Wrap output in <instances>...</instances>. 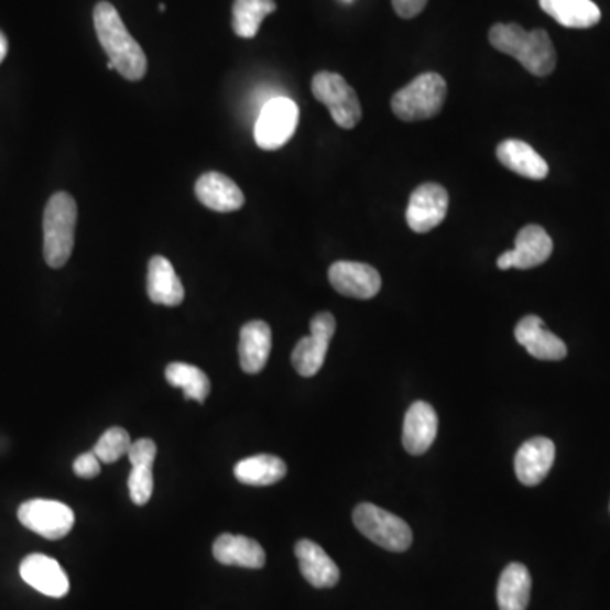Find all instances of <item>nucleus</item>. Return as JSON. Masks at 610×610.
<instances>
[{"mask_svg": "<svg viewBox=\"0 0 610 610\" xmlns=\"http://www.w3.org/2000/svg\"><path fill=\"white\" fill-rule=\"evenodd\" d=\"M74 471L80 478H94L100 473V460L96 453L89 451L78 456L74 461Z\"/></svg>", "mask_w": 610, "mask_h": 610, "instance_id": "c756f323", "label": "nucleus"}, {"mask_svg": "<svg viewBox=\"0 0 610 610\" xmlns=\"http://www.w3.org/2000/svg\"><path fill=\"white\" fill-rule=\"evenodd\" d=\"M18 518L26 530L50 541L67 536L75 524L74 511L58 500H28L19 508Z\"/></svg>", "mask_w": 610, "mask_h": 610, "instance_id": "6e6552de", "label": "nucleus"}, {"mask_svg": "<svg viewBox=\"0 0 610 610\" xmlns=\"http://www.w3.org/2000/svg\"><path fill=\"white\" fill-rule=\"evenodd\" d=\"M214 558L221 565L241 566L250 570H260L265 566V549L258 541L235 534H221L214 541Z\"/></svg>", "mask_w": 610, "mask_h": 610, "instance_id": "412c9836", "label": "nucleus"}, {"mask_svg": "<svg viewBox=\"0 0 610 610\" xmlns=\"http://www.w3.org/2000/svg\"><path fill=\"white\" fill-rule=\"evenodd\" d=\"M353 522L357 530L364 537L375 543L386 552H407L412 544V531L407 522L399 515L383 511L379 505H358L353 512Z\"/></svg>", "mask_w": 610, "mask_h": 610, "instance_id": "39448f33", "label": "nucleus"}, {"mask_svg": "<svg viewBox=\"0 0 610 610\" xmlns=\"http://www.w3.org/2000/svg\"><path fill=\"white\" fill-rule=\"evenodd\" d=\"M200 204L216 213H232L244 206V194L231 178L219 172L204 173L195 184Z\"/></svg>", "mask_w": 610, "mask_h": 610, "instance_id": "a211bd4d", "label": "nucleus"}, {"mask_svg": "<svg viewBox=\"0 0 610 610\" xmlns=\"http://www.w3.org/2000/svg\"><path fill=\"white\" fill-rule=\"evenodd\" d=\"M166 382L170 385L178 386L184 390L187 401L206 402L210 394L209 377L200 370L188 363H170L166 367Z\"/></svg>", "mask_w": 610, "mask_h": 610, "instance_id": "cd10ccee", "label": "nucleus"}, {"mask_svg": "<svg viewBox=\"0 0 610 610\" xmlns=\"http://www.w3.org/2000/svg\"><path fill=\"white\" fill-rule=\"evenodd\" d=\"M298 126V107L288 97H273L261 107L254 122V141L265 151L285 146Z\"/></svg>", "mask_w": 610, "mask_h": 610, "instance_id": "423d86ee", "label": "nucleus"}, {"mask_svg": "<svg viewBox=\"0 0 610 610\" xmlns=\"http://www.w3.org/2000/svg\"><path fill=\"white\" fill-rule=\"evenodd\" d=\"M94 24L100 45L109 56L107 68L118 72L126 80H141L148 70L146 55L126 30L118 9L109 2H99L94 9Z\"/></svg>", "mask_w": 610, "mask_h": 610, "instance_id": "f257e3e1", "label": "nucleus"}, {"mask_svg": "<svg viewBox=\"0 0 610 610\" xmlns=\"http://www.w3.org/2000/svg\"><path fill=\"white\" fill-rule=\"evenodd\" d=\"M335 333L336 319L331 313H319L313 317L311 335L302 338L292 351V364L298 375L309 379L319 372Z\"/></svg>", "mask_w": 610, "mask_h": 610, "instance_id": "1a4fd4ad", "label": "nucleus"}, {"mask_svg": "<svg viewBox=\"0 0 610 610\" xmlns=\"http://www.w3.org/2000/svg\"><path fill=\"white\" fill-rule=\"evenodd\" d=\"M287 475V465L273 455H257L238 461L235 477L238 482L250 487H266L280 482Z\"/></svg>", "mask_w": 610, "mask_h": 610, "instance_id": "a878e982", "label": "nucleus"}, {"mask_svg": "<svg viewBox=\"0 0 610 610\" xmlns=\"http://www.w3.org/2000/svg\"><path fill=\"white\" fill-rule=\"evenodd\" d=\"M426 4L427 0H392L395 12L404 19L416 18L424 11Z\"/></svg>", "mask_w": 610, "mask_h": 610, "instance_id": "7c9ffc66", "label": "nucleus"}, {"mask_svg": "<svg viewBox=\"0 0 610 610\" xmlns=\"http://www.w3.org/2000/svg\"><path fill=\"white\" fill-rule=\"evenodd\" d=\"M519 345L526 348L531 357L543 361H559L568 353L565 342L546 329L543 319L537 316H526L519 320L514 329Z\"/></svg>", "mask_w": 610, "mask_h": 610, "instance_id": "2eb2a0df", "label": "nucleus"}, {"mask_svg": "<svg viewBox=\"0 0 610 610\" xmlns=\"http://www.w3.org/2000/svg\"><path fill=\"white\" fill-rule=\"evenodd\" d=\"M131 438L129 433L122 427H111L100 436L97 445L94 446V453L99 458L100 464L111 465L121 458V456L128 455L129 448H131Z\"/></svg>", "mask_w": 610, "mask_h": 610, "instance_id": "c85d7f7f", "label": "nucleus"}, {"mask_svg": "<svg viewBox=\"0 0 610 610\" xmlns=\"http://www.w3.org/2000/svg\"><path fill=\"white\" fill-rule=\"evenodd\" d=\"M329 282L338 294L360 301L375 297L382 288L380 273L358 261H336L329 269Z\"/></svg>", "mask_w": 610, "mask_h": 610, "instance_id": "f8f14e48", "label": "nucleus"}, {"mask_svg": "<svg viewBox=\"0 0 610 610\" xmlns=\"http://www.w3.org/2000/svg\"><path fill=\"white\" fill-rule=\"evenodd\" d=\"M129 461L133 465V471L129 475V497L137 505L150 502L155 487L153 478V465L156 458V445L153 439H138L129 448Z\"/></svg>", "mask_w": 610, "mask_h": 610, "instance_id": "dca6fc26", "label": "nucleus"}, {"mask_svg": "<svg viewBox=\"0 0 610 610\" xmlns=\"http://www.w3.org/2000/svg\"><path fill=\"white\" fill-rule=\"evenodd\" d=\"M313 94L319 102L328 107L339 128H357L361 121L360 99L341 75L319 72L313 78Z\"/></svg>", "mask_w": 610, "mask_h": 610, "instance_id": "0eeeda50", "label": "nucleus"}, {"mask_svg": "<svg viewBox=\"0 0 610 610\" xmlns=\"http://www.w3.org/2000/svg\"><path fill=\"white\" fill-rule=\"evenodd\" d=\"M531 575L522 563L505 566L497 587L500 610H526L531 599Z\"/></svg>", "mask_w": 610, "mask_h": 610, "instance_id": "b1692460", "label": "nucleus"}, {"mask_svg": "<svg viewBox=\"0 0 610 610\" xmlns=\"http://www.w3.org/2000/svg\"><path fill=\"white\" fill-rule=\"evenodd\" d=\"M21 578L43 596L62 599L70 592V580L63 570L62 565L52 556L34 555L26 556L19 566Z\"/></svg>", "mask_w": 610, "mask_h": 610, "instance_id": "ddd939ff", "label": "nucleus"}, {"mask_svg": "<svg viewBox=\"0 0 610 610\" xmlns=\"http://www.w3.org/2000/svg\"><path fill=\"white\" fill-rule=\"evenodd\" d=\"M448 207L449 195L445 187L438 184L420 185L412 192L407 213H405L409 228L420 235L438 228L445 221Z\"/></svg>", "mask_w": 610, "mask_h": 610, "instance_id": "9d476101", "label": "nucleus"}, {"mask_svg": "<svg viewBox=\"0 0 610 610\" xmlns=\"http://www.w3.org/2000/svg\"><path fill=\"white\" fill-rule=\"evenodd\" d=\"M489 40L497 52L518 59L536 77H546L556 68V50L544 30L527 33L515 23L495 24L490 30Z\"/></svg>", "mask_w": 610, "mask_h": 610, "instance_id": "f03ea898", "label": "nucleus"}, {"mask_svg": "<svg viewBox=\"0 0 610 610\" xmlns=\"http://www.w3.org/2000/svg\"><path fill=\"white\" fill-rule=\"evenodd\" d=\"M540 6L556 23L574 30L596 26L602 18L592 0H540Z\"/></svg>", "mask_w": 610, "mask_h": 610, "instance_id": "393cba45", "label": "nucleus"}, {"mask_svg": "<svg viewBox=\"0 0 610 610\" xmlns=\"http://www.w3.org/2000/svg\"><path fill=\"white\" fill-rule=\"evenodd\" d=\"M146 282L148 297L151 302L166 307H177L184 302V285L165 257L151 258Z\"/></svg>", "mask_w": 610, "mask_h": 610, "instance_id": "4be33fe9", "label": "nucleus"}, {"mask_svg": "<svg viewBox=\"0 0 610 610\" xmlns=\"http://www.w3.org/2000/svg\"><path fill=\"white\" fill-rule=\"evenodd\" d=\"M295 556L298 559L302 575L316 588H331L339 581L338 565L329 558L319 544L311 540H301L295 544Z\"/></svg>", "mask_w": 610, "mask_h": 610, "instance_id": "aec40b11", "label": "nucleus"}, {"mask_svg": "<svg viewBox=\"0 0 610 610\" xmlns=\"http://www.w3.org/2000/svg\"><path fill=\"white\" fill-rule=\"evenodd\" d=\"M275 0H235L232 6V30L239 37L257 36L266 15L275 12Z\"/></svg>", "mask_w": 610, "mask_h": 610, "instance_id": "bb28decb", "label": "nucleus"}, {"mask_svg": "<svg viewBox=\"0 0 610 610\" xmlns=\"http://www.w3.org/2000/svg\"><path fill=\"white\" fill-rule=\"evenodd\" d=\"M77 217V203L67 192H58L46 204L43 217V253L52 269H62L70 260L75 247Z\"/></svg>", "mask_w": 610, "mask_h": 610, "instance_id": "7ed1b4c3", "label": "nucleus"}, {"mask_svg": "<svg viewBox=\"0 0 610 610\" xmlns=\"http://www.w3.org/2000/svg\"><path fill=\"white\" fill-rule=\"evenodd\" d=\"M9 52V41L6 37V34L0 31V63L4 62L6 56Z\"/></svg>", "mask_w": 610, "mask_h": 610, "instance_id": "2f4dec72", "label": "nucleus"}, {"mask_svg": "<svg viewBox=\"0 0 610 610\" xmlns=\"http://www.w3.org/2000/svg\"><path fill=\"white\" fill-rule=\"evenodd\" d=\"M272 351V329L263 320H250L239 331V363L254 375L265 368Z\"/></svg>", "mask_w": 610, "mask_h": 610, "instance_id": "6ab92c4d", "label": "nucleus"}, {"mask_svg": "<svg viewBox=\"0 0 610 610\" xmlns=\"http://www.w3.org/2000/svg\"><path fill=\"white\" fill-rule=\"evenodd\" d=\"M342 2H345V4H351V2H355V0H342Z\"/></svg>", "mask_w": 610, "mask_h": 610, "instance_id": "473e14b6", "label": "nucleus"}, {"mask_svg": "<svg viewBox=\"0 0 610 610\" xmlns=\"http://www.w3.org/2000/svg\"><path fill=\"white\" fill-rule=\"evenodd\" d=\"M445 78L434 72L420 75L392 97V111L401 121H426L442 112L445 106Z\"/></svg>", "mask_w": 610, "mask_h": 610, "instance_id": "20e7f679", "label": "nucleus"}, {"mask_svg": "<svg viewBox=\"0 0 610 610\" xmlns=\"http://www.w3.org/2000/svg\"><path fill=\"white\" fill-rule=\"evenodd\" d=\"M497 159L505 168L531 181L548 177L549 166L531 144L521 140H505L497 148Z\"/></svg>", "mask_w": 610, "mask_h": 610, "instance_id": "5701e85b", "label": "nucleus"}, {"mask_svg": "<svg viewBox=\"0 0 610 610\" xmlns=\"http://www.w3.org/2000/svg\"><path fill=\"white\" fill-rule=\"evenodd\" d=\"M556 448L552 439H530L519 448L515 455L514 468L519 482L526 487H536L548 477L553 464H555Z\"/></svg>", "mask_w": 610, "mask_h": 610, "instance_id": "4468645a", "label": "nucleus"}, {"mask_svg": "<svg viewBox=\"0 0 610 610\" xmlns=\"http://www.w3.org/2000/svg\"><path fill=\"white\" fill-rule=\"evenodd\" d=\"M438 434V414L427 402H414L405 414L402 445L411 455H424Z\"/></svg>", "mask_w": 610, "mask_h": 610, "instance_id": "f3484780", "label": "nucleus"}, {"mask_svg": "<svg viewBox=\"0 0 610 610\" xmlns=\"http://www.w3.org/2000/svg\"><path fill=\"white\" fill-rule=\"evenodd\" d=\"M553 253V241L541 226L530 225L515 236L514 250L505 251L497 260L500 270H530L543 265Z\"/></svg>", "mask_w": 610, "mask_h": 610, "instance_id": "9b49d317", "label": "nucleus"}]
</instances>
